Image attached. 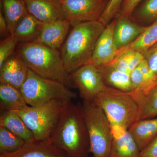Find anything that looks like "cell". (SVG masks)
<instances>
[{
    "mask_svg": "<svg viewBox=\"0 0 157 157\" xmlns=\"http://www.w3.org/2000/svg\"><path fill=\"white\" fill-rule=\"evenodd\" d=\"M49 139L68 157H88L89 137L81 104H75L72 101L65 102Z\"/></svg>",
    "mask_w": 157,
    "mask_h": 157,
    "instance_id": "cell-1",
    "label": "cell"
},
{
    "mask_svg": "<svg viewBox=\"0 0 157 157\" xmlns=\"http://www.w3.org/2000/svg\"><path fill=\"white\" fill-rule=\"evenodd\" d=\"M105 26L99 21L74 26L63 44L61 56L69 74L89 63L96 44Z\"/></svg>",
    "mask_w": 157,
    "mask_h": 157,
    "instance_id": "cell-2",
    "label": "cell"
},
{
    "mask_svg": "<svg viewBox=\"0 0 157 157\" xmlns=\"http://www.w3.org/2000/svg\"><path fill=\"white\" fill-rule=\"evenodd\" d=\"M15 53L29 70L39 76L61 82L68 87L73 85L57 49L34 42L18 44Z\"/></svg>",
    "mask_w": 157,
    "mask_h": 157,
    "instance_id": "cell-3",
    "label": "cell"
},
{
    "mask_svg": "<svg viewBox=\"0 0 157 157\" xmlns=\"http://www.w3.org/2000/svg\"><path fill=\"white\" fill-rule=\"evenodd\" d=\"M93 101L103 110L111 126L128 129L138 121L139 107L130 92L106 85Z\"/></svg>",
    "mask_w": 157,
    "mask_h": 157,
    "instance_id": "cell-4",
    "label": "cell"
},
{
    "mask_svg": "<svg viewBox=\"0 0 157 157\" xmlns=\"http://www.w3.org/2000/svg\"><path fill=\"white\" fill-rule=\"evenodd\" d=\"M81 107L89 137L90 152L94 157H109L112 134L107 116L93 101H83Z\"/></svg>",
    "mask_w": 157,
    "mask_h": 157,
    "instance_id": "cell-5",
    "label": "cell"
},
{
    "mask_svg": "<svg viewBox=\"0 0 157 157\" xmlns=\"http://www.w3.org/2000/svg\"><path fill=\"white\" fill-rule=\"evenodd\" d=\"M20 91L28 105L36 106L53 101H72L76 93L59 82L43 78L29 70Z\"/></svg>",
    "mask_w": 157,
    "mask_h": 157,
    "instance_id": "cell-6",
    "label": "cell"
},
{
    "mask_svg": "<svg viewBox=\"0 0 157 157\" xmlns=\"http://www.w3.org/2000/svg\"><path fill=\"white\" fill-rule=\"evenodd\" d=\"M66 101H53L22 110L13 111L21 117L37 140L49 139Z\"/></svg>",
    "mask_w": 157,
    "mask_h": 157,
    "instance_id": "cell-7",
    "label": "cell"
},
{
    "mask_svg": "<svg viewBox=\"0 0 157 157\" xmlns=\"http://www.w3.org/2000/svg\"><path fill=\"white\" fill-rule=\"evenodd\" d=\"M109 0H62L65 18L72 26L99 21Z\"/></svg>",
    "mask_w": 157,
    "mask_h": 157,
    "instance_id": "cell-8",
    "label": "cell"
},
{
    "mask_svg": "<svg viewBox=\"0 0 157 157\" xmlns=\"http://www.w3.org/2000/svg\"><path fill=\"white\" fill-rule=\"evenodd\" d=\"M70 76L83 101H93L106 86L98 68L90 63L72 72Z\"/></svg>",
    "mask_w": 157,
    "mask_h": 157,
    "instance_id": "cell-9",
    "label": "cell"
},
{
    "mask_svg": "<svg viewBox=\"0 0 157 157\" xmlns=\"http://www.w3.org/2000/svg\"><path fill=\"white\" fill-rule=\"evenodd\" d=\"M116 20H113L98 38L90 63L96 67L109 63L115 58L117 48L113 38Z\"/></svg>",
    "mask_w": 157,
    "mask_h": 157,
    "instance_id": "cell-10",
    "label": "cell"
},
{
    "mask_svg": "<svg viewBox=\"0 0 157 157\" xmlns=\"http://www.w3.org/2000/svg\"><path fill=\"white\" fill-rule=\"evenodd\" d=\"M0 157H68L57 147L50 139L26 141L19 149L11 153L0 155Z\"/></svg>",
    "mask_w": 157,
    "mask_h": 157,
    "instance_id": "cell-11",
    "label": "cell"
},
{
    "mask_svg": "<svg viewBox=\"0 0 157 157\" xmlns=\"http://www.w3.org/2000/svg\"><path fill=\"white\" fill-rule=\"evenodd\" d=\"M29 14L40 22L66 19L61 4L56 0H24Z\"/></svg>",
    "mask_w": 157,
    "mask_h": 157,
    "instance_id": "cell-12",
    "label": "cell"
},
{
    "mask_svg": "<svg viewBox=\"0 0 157 157\" xmlns=\"http://www.w3.org/2000/svg\"><path fill=\"white\" fill-rule=\"evenodd\" d=\"M111 128L112 140L108 157H139L140 150L128 129L117 125Z\"/></svg>",
    "mask_w": 157,
    "mask_h": 157,
    "instance_id": "cell-13",
    "label": "cell"
},
{
    "mask_svg": "<svg viewBox=\"0 0 157 157\" xmlns=\"http://www.w3.org/2000/svg\"><path fill=\"white\" fill-rule=\"evenodd\" d=\"M29 70L22 60L14 53L0 67V83L20 90L27 78Z\"/></svg>",
    "mask_w": 157,
    "mask_h": 157,
    "instance_id": "cell-14",
    "label": "cell"
},
{
    "mask_svg": "<svg viewBox=\"0 0 157 157\" xmlns=\"http://www.w3.org/2000/svg\"><path fill=\"white\" fill-rule=\"evenodd\" d=\"M70 26V23L67 19L45 23L35 42L58 50L64 42Z\"/></svg>",
    "mask_w": 157,
    "mask_h": 157,
    "instance_id": "cell-15",
    "label": "cell"
},
{
    "mask_svg": "<svg viewBox=\"0 0 157 157\" xmlns=\"http://www.w3.org/2000/svg\"><path fill=\"white\" fill-rule=\"evenodd\" d=\"M115 18L113 38L117 50L134 42L146 28L133 21L131 17L117 16Z\"/></svg>",
    "mask_w": 157,
    "mask_h": 157,
    "instance_id": "cell-16",
    "label": "cell"
},
{
    "mask_svg": "<svg viewBox=\"0 0 157 157\" xmlns=\"http://www.w3.org/2000/svg\"><path fill=\"white\" fill-rule=\"evenodd\" d=\"M130 93L139 107L138 121L157 117V81L145 89Z\"/></svg>",
    "mask_w": 157,
    "mask_h": 157,
    "instance_id": "cell-17",
    "label": "cell"
},
{
    "mask_svg": "<svg viewBox=\"0 0 157 157\" xmlns=\"http://www.w3.org/2000/svg\"><path fill=\"white\" fill-rule=\"evenodd\" d=\"M128 130L141 151L157 135V117L137 121Z\"/></svg>",
    "mask_w": 157,
    "mask_h": 157,
    "instance_id": "cell-18",
    "label": "cell"
},
{
    "mask_svg": "<svg viewBox=\"0 0 157 157\" xmlns=\"http://www.w3.org/2000/svg\"><path fill=\"white\" fill-rule=\"evenodd\" d=\"M43 25L28 13L17 25L11 36L18 45L35 42L39 36Z\"/></svg>",
    "mask_w": 157,
    "mask_h": 157,
    "instance_id": "cell-19",
    "label": "cell"
},
{
    "mask_svg": "<svg viewBox=\"0 0 157 157\" xmlns=\"http://www.w3.org/2000/svg\"><path fill=\"white\" fill-rule=\"evenodd\" d=\"M0 107L2 111H18L29 107L20 90L0 83Z\"/></svg>",
    "mask_w": 157,
    "mask_h": 157,
    "instance_id": "cell-20",
    "label": "cell"
},
{
    "mask_svg": "<svg viewBox=\"0 0 157 157\" xmlns=\"http://www.w3.org/2000/svg\"><path fill=\"white\" fill-rule=\"evenodd\" d=\"M97 67L106 85L125 92L133 91L130 74L118 71L108 64Z\"/></svg>",
    "mask_w": 157,
    "mask_h": 157,
    "instance_id": "cell-21",
    "label": "cell"
},
{
    "mask_svg": "<svg viewBox=\"0 0 157 157\" xmlns=\"http://www.w3.org/2000/svg\"><path fill=\"white\" fill-rule=\"evenodd\" d=\"M0 127L8 129L25 141L35 139L31 130L14 111H3L0 116Z\"/></svg>",
    "mask_w": 157,
    "mask_h": 157,
    "instance_id": "cell-22",
    "label": "cell"
},
{
    "mask_svg": "<svg viewBox=\"0 0 157 157\" xmlns=\"http://www.w3.org/2000/svg\"><path fill=\"white\" fill-rule=\"evenodd\" d=\"M1 5L12 35L17 25L28 14L25 3L24 0H1Z\"/></svg>",
    "mask_w": 157,
    "mask_h": 157,
    "instance_id": "cell-23",
    "label": "cell"
},
{
    "mask_svg": "<svg viewBox=\"0 0 157 157\" xmlns=\"http://www.w3.org/2000/svg\"><path fill=\"white\" fill-rule=\"evenodd\" d=\"M157 43V21L146 27L145 30L134 42L118 49L115 57L129 51L143 53Z\"/></svg>",
    "mask_w": 157,
    "mask_h": 157,
    "instance_id": "cell-24",
    "label": "cell"
},
{
    "mask_svg": "<svg viewBox=\"0 0 157 157\" xmlns=\"http://www.w3.org/2000/svg\"><path fill=\"white\" fill-rule=\"evenodd\" d=\"M131 18L143 26L157 21V0H145L132 13Z\"/></svg>",
    "mask_w": 157,
    "mask_h": 157,
    "instance_id": "cell-25",
    "label": "cell"
},
{
    "mask_svg": "<svg viewBox=\"0 0 157 157\" xmlns=\"http://www.w3.org/2000/svg\"><path fill=\"white\" fill-rule=\"evenodd\" d=\"M25 142L8 129L0 127V155L14 152Z\"/></svg>",
    "mask_w": 157,
    "mask_h": 157,
    "instance_id": "cell-26",
    "label": "cell"
},
{
    "mask_svg": "<svg viewBox=\"0 0 157 157\" xmlns=\"http://www.w3.org/2000/svg\"><path fill=\"white\" fill-rule=\"evenodd\" d=\"M17 42L11 36L4 39L0 44V67L15 53Z\"/></svg>",
    "mask_w": 157,
    "mask_h": 157,
    "instance_id": "cell-27",
    "label": "cell"
},
{
    "mask_svg": "<svg viewBox=\"0 0 157 157\" xmlns=\"http://www.w3.org/2000/svg\"><path fill=\"white\" fill-rule=\"evenodd\" d=\"M124 0H109L107 8L99 21L105 27L117 16Z\"/></svg>",
    "mask_w": 157,
    "mask_h": 157,
    "instance_id": "cell-28",
    "label": "cell"
},
{
    "mask_svg": "<svg viewBox=\"0 0 157 157\" xmlns=\"http://www.w3.org/2000/svg\"><path fill=\"white\" fill-rule=\"evenodd\" d=\"M121 55L123 56L126 60L131 72L132 70L137 67L144 59L142 53L135 51L126 52Z\"/></svg>",
    "mask_w": 157,
    "mask_h": 157,
    "instance_id": "cell-29",
    "label": "cell"
},
{
    "mask_svg": "<svg viewBox=\"0 0 157 157\" xmlns=\"http://www.w3.org/2000/svg\"><path fill=\"white\" fill-rule=\"evenodd\" d=\"M141 1L142 0H124L117 16L131 17L132 13Z\"/></svg>",
    "mask_w": 157,
    "mask_h": 157,
    "instance_id": "cell-30",
    "label": "cell"
},
{
    "mask_svg": "<svg viewBox=\"0 0 157 157\" xmlns=\"http://www.w3.org/2000/svg\"><path fill=\"white\" fill-rule=\"evenodd\" d=\"M152 71L157 75V43L142 53Z\"/></svg>",
    "mask_w": 157,
    "mask_h": 157,
    "instance_id": "cell-31",
    "label": "cell"
},
{
    "mask_svg": "<svg viewBox=\"0 0 157 157\" xmlns=\"http://www.w3.org/2000/svg\"><path fill=\"white\" fill-rule=\"evenodd\" d=\"M130 78L133 90L132 91L140 90L145 86L144 78L139 67L132 70L130 73Z\"/></svg>",
    "mask_w": 157,
    "mask_h": 157,
    "instance_id": "cell-32",
    "label": "cell"
},
{
    "mask_svg": "<svg viewBox=\"0 0 157 157\" xmlns=\"http://www.w3.org/2000/svg\"><path fill=\"white\" fill-rule=\"evenodd\" d=\"M108 64L120 72L128 73L130 75L131 73L128 64L123 55L116 57Z\"/></svg>",
    "mask_w": 157,
    "mask_h": 157,
    "instance_id": "cell-33",
    "label": "cell"
},
{
    "mask_svg": "<svg viewBox=\"0 0 157 157\" xmlns=\"http://www.w3.org/2000/svg\"><path fill=\"white\" fill-rule=\"evenodd\" d=\"M139 157H157V135L143 150Z\"/></svg>",
    "mask_w": 157,
    "mask_h": 157,
    "instance_id": "cell-34",
    "label": "cell"
},
{
    "mask_svg": "<svg viewBox=\"0 0 157 157\" xmlns=\"http://www.w3.org/2000/svg\"><path fill=\"white\" fill-rule=\"evenodd\" d=\"M0 34L1 38L4 37V39L11 36L8 23L2 11L0 12Z\"/></svg>",
    "mask_w": 157,
    "mask_h": 157,
    "instance_id": "cell-35",
    "label": "cell"
},
{
    "mask_svg": "<svg viewBox=\"0 0 157 157\" xmlns=\"http://www.w3.org/2000/svg\"><path fill=\"white\" fill-rule=\"evenodd\" d=\"M56 1H58V2H59L61 3V2H62V0H56Z\"/></svg>",
    "mask_w": 157,
    "mask_h": 157,
    "instance_id": "cell-36",
    "label": "cell"
},
{
    "mask_svg": "<svg viewBox=\"0 0 157 157\" xmlns=\"http://www.w3.org/2000/svg\"></svg>",
    "mask_w": 157,
    "mask_h": 157,
    "instance_id": "cell-37",
    "label": "cell"
}]
</instances>
